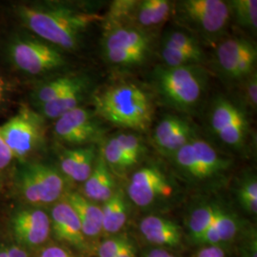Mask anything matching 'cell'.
<instances>
[{
  "instance_id": "8fae6325",
  "label": "cell",
  "mask_w": 257,
  "mask_h": 257,
  "mask_svg": "<svg viewBox=\"0 0 257 257\" xmlns=\"http://www.w3.org/2000/svg\"><path fill=\"white\" fill-rule=\"evenodd\" d=\"M211 125L221 141L231 147L241 146L248 131L243 112L226 99H220L214 104L211 110Z\"/></svg>"
},
{
  "instance_id": "74e56055",
  "label": "cell",
  "mask_w": 257,
  "mask_h": 257,
  "mask_svg": "<svg viewBox=\"0 0 257 257\" xmlns=\"http://www.w3.org/2000/svg\"><path fill=\"white\" fill-rule=\"evenodd\" d=\"M0 257H28L27 252L24 249L19 247H11V248L1 250Z\"/></svg>"
},
{
  "instance_id": "e0dca14e",
  "label": "cell",
  "mask_w": 257,
  "mask_h": 257,
  "mask_svg": "<svg viewBox=\"0 0 257 257\" xmlns=\"http://www.w3.org/2000/svg\"><path fill=\"white\" fill-rule=\"evenodd\" d=\"M253 50L255 47L245 38L232 37L224 40L216 50V58L221 70L230 78H234L241 60Z\"/></svg>"
},
{
  "instance_id": "ab89813d",
  "label": "cell",
  "mask_w": 257,
  "mask_h": 257,
  "mask_svg": "<svg viewBox=\"0 0 257 257\" xmlns=\"http://www.w3.org/2000/svg\"><path fill=\"white\" fill-rule=\"evenodd\" d=\"M115 257H135V249L132 244L126 240L125 244Z\"/></svg>"
},
{
  "instance_id": "52a82bcc",
  "label": "cell",
  "mask_w": 257,
  "mask_h": 257,
  "mask_svg": "<svg viewBox=\"0 0 257 257\" xmlns=\"http://www.w3.org/2000/svg\"><path fill=\"white\" fill-rule=\"evenodd\" d=\"M10 56L20 71L32 75L56 70L65 64L57 48L34 38H19L10 46Z\"/></svg>"
},
{
  "instance_id": "7c38bea8",
  "label": "cell",
  "mask_w": 257,
  "mask_h": 257,
  "mask_svg": "<svg viewBox=\"0 0 257 257\" xmlns=\"http://www.w3.org/2000/svg\"><path fill=\"white\" fill-rule=\"evenodd\" d=\"M172 192L165 175L158 169L148 167L139 170L128 186V197L139 207H146L161 196H167Z\"/></svg>"
},
{
  "instance_id": "277c9868",
  "label": "cell",
  "mask_w": 257,
  "mask_h": 257,
  "mask_svg": "<svg viewBox=\"0 0 257 257\" xmlns=\"http://www.w3.org/2000/svg\"><path fill=\"white\" fill-rule=\"evenodd\" d=\"M174 12L179 21L208 39L220 37L230 21V6L221 0H185Z\"/></svg>"
},
{
  "instance_id": "2e32d148",
  "label": "cell",
  "mask_w": 257,
  "mask_h": 257,
  "mask_svg": "<svg viewBox=\"0 0 257 257\" xmlns=\"http://www.w3.org/2000/svg\"><path fill=\"white\" fill-rule=\"evenodd\" d=\"M150 37L147 33L123 25H106L104 49H131L148 52Z\"/></svg>"
},
{
  "instance_id": "4dcf8cb0",
  "label": "cell",
  "mask_w": 257,
  "mask_h": 257,
  "mask_svg": "<svg viewBox=\"0 0 257 257\" xmlns=\"http://www.w3.org/2000/svg\"><path fill=\"white\" fill-rule=\"evenodd\" d=\"M120 147L123 150L126 157L128 158L131 165L134 166L138 161L141 156L143 147L139 138L134 135L123 134L115 137Z\"/></svg>"
},
{
  "instance_id": "f1b7e54d",
  "label": "cell",
  "mask_w": 257,
  "mask_h": 257,
  "mask_svg": "<svg viewBox=\"0 0 257 257\" xmlns=\"http://www.w3.org/2000/svg\"><path fill=\"white\" fill-rule=\"evenodd\" d=\"M185 123L186 122L184 120L175 115H169L161 120L158 123L155 132V141L157 147L163 151L169 140Z\"/></svg>"
},
{
  "instance_id": "484cf974",
  "label": "cell",
  "mask_w": 257,
  "mask_h": 257,
  "mask_svg": "<svg viewBox=\"0 0 257 257\" xmlns=\"http://www.w3.org/2000/svg\"><path fill=\"white\" fill-rule=\"evenodd\" d=\"M163 46L183 50L189 53L204 56L197 40L191 35L181 31L169 32L163 39Z\"/></svg>"
},
{
  "instance_id": "7402d4cb",
  "label": "cell",
  "mask_w": 257,
  "mask_h": 257,
  "mask_svg": "<svg viewBox=\"0 0 257 257\" xmlns=\"http://www.w3.org/2000/svg\"><path fill=\"white\" fill-rule=\"evenodd\" d=\"M103 230L116 232L125 225L127 220V207L121 192L113 193L102 208Z\"/></svg>"
},
{
  "instance_id": "3957f363",
  "label": "cell",
  "mask_w": 257,
  "mask_h": 257,
  "mask_svg": "<svg viewBox=\"0 0 257 257\" xmlns=\"http://www.w3.org/2000/svg\"><path fill=\"white\" fill-rule=\"evenodd\" d=\"M155 79L161 97L176 109H193L202 96V76L193 66L160 68Z\"/></svg>"
},
{
  "instance_id": "836d02e7",
  "label": "cell",
  "mask_w": 257,
  "mask_h": 257,
  "mask_svg": "<svg viewBox=\"0 0 257 257\" xmlns=\"http://www.w3.org/2000/svg\"><path fill=\"white\" fill-rule=\"evenodd\" d=\"M246 82L244 85V97L246 99V103L248 106L256 110L257 106V75L255 72H253L247 78H245Z\"/></svg>"
},
{
  "instance_id": "83f0119b",
  "label": "cell",
  "mask_w": 257,
  "mask_h": 257,
  "mask_svg": "<svg viewBox=\"0 0 257 257\" xmlns=\"http://www.w3.org/2000/svg\"><path fill=\"white\" fill-rule=\"evenodd\" d=\"M161 56L167 67H184L202 61L201 55H195L183 50H178L171 47L163 46L161 49Z\"/></svg>"
},
{
  "instance_id": "30bf717a",
  "label": "cell",
  "mask_w": 257,
  "mask_h": 257,
  "mask_svg": "<svg viewBox=\"0 0 257 257\" xmlns=\"http://www.w3.org/2000/svg\"><path fill=\"white\" fill-rule=\"evenodd\" d=\"M55 134L64 143L81 146L100 136V126L90 110L78 107L56 119Z\"/></svg>"
},
{
  "instance_id": "5bb4252c",
  "label": "cell",
  "mask_w": 257,
  "mask_h": 257,
  "mask_svg": "<svg viewBox=\"0 0 257 257\" xmlns=\"http://www.w3.org/2000/svg\"><path fill=\"white\" fill-rule=\"evenodd\" d=\"M96 150L93 145L67 150L60 156L61 170L66 176L76 182H85L95 164Z\"/></svg>"
},
{
  "instance_id": "44dd1931",
  "label": "cell",
  "mask_w": 257,
  "mask_h": 257,
  "mask_svg": "<svg viewBox=\"0 0 257 257\" xmlns=\"http://www.w3.org/2000/svg\"><path fill=\"white\" fill-rule=\"evenodd\" d=\"M86 89L87 80L83 78L80 82L59 95L55 100L40 106L42 115L49 119H57L66 112L78 108L84 98Z\"/></svg>"
},
{
  "instance_id": "ba28073f",
  "label": "cell",
  "mask_w": 257,
  "mask_h": 257,
  "mask_svg": "<svg viewBox=\"0 0 257 257\" xmlns=\"http://www.w3.org/2000/svg\"><path fill=\"white\" fill-rule=\"evenodd\" d=\"M0 136L14 158L23 159L34 152L42 141V117L33 110L24 108L0 126Z\"/></svg>"
},
{
  "instance_id": "8992f818",
  "label": "cell",
  "mask_w": 257,
  "mask_h": 257,
  "mask_svg": "<svg viewBox=\"0 0 257 257\" xmlns=\"http://www.w3.org/2000/svg\"><path fill=\"white\" fill-rule=\"evenodd\" d=\"M17 182L22 196L32 204L55 202L63 193L64 180L53 167L30 162L20 167Z\"/></svg>"
},
{
  "instance_id": "cb8c5ba5",
  "label": "cell",
  "mask_w": 257,
  "mask_h": 257,
  "mask_svg": "<svg viewBox=\"0 0 257 257\" xmlns=\"http://www.w3.org/2000/svg\"><path fill=\"white\" fill-rule=\"evenodd\" d=\"M230 14L242 26L251 33H256L257 1L256 0H233L229 3Z\"/></svg>"
},
{
  "instance_id": "ffe728a7",
  "label": "cell",
  "mask_w": 257,
  "mask_h": 257,
  "mask_svg": "<svg viewBox=\"0 0 257 257\" xmlns=\"http://www.w3.org/2000/svg\"><path fill=\"white\" fill-rule=\"evenodd\" d=\"M140 230L149 242L157 245L175 246L181 234L175 223L158 216H148L140 224Z\"/></svg>"
},
{
  "instance_id": "4fadbf2b",
  "label": "cell",
  "mask_w": 257,
  "mask_h": 257,
  "mask_svg": "<svg viewBox=\"0 0 257 257\" xmlns=\"http://www.w3.org/2000/svg\"><path fill=\"white\" fill-rule=\"evenodd\" d=\"M51 222L41 210H23L13 218V229L17 237L30 246L42 244L50 233Z\"/></svg>"
},
{
  "instance_id": "b9f144b4",
  "label": "cell",
  "mask_w": 257,
  "mask_h": 257,
  "mask_svg": "<svg viewBox=\"0 0 257 257\" xmlns=\"http://www.w3.org/2000/svg\"><path fill=\"white\" fill-rule=\"evenodd\" d=\"M3 96H4V83L0 78V104L3 100Z\"/></svg>"
},
{
  "instance_id": "f546056e",
  "label": "cell",
  "mask_w": 257,
  "mask_h": 257,
  "mask_svg": "<svg viewBox=\"0 0 257 257\" xmlns=\"http://www.w3.org/2000/svg\"><path fill=\"white\" fill-rule=\"evenodd\" d=\"M105 55L110 63L119 66H132L141 63L147 56V52L131 49L106 50Z\"/></svg>"
},
{
  "instance_id": "e575fe53",
  "label": "cell",
  "mask_w": 257,
  "mask_h": 257,
  "mask_svg": "<svg viewBox=\"0 0 257 257\" xmlns=\"http://www.w3.org/2000/svg\"><path fill=\"white\" fill-rule=\"evenodd\" d=\"M123 238H111L106 240L98 248L99 257H115L125 244Z\"/></svg>"
},
{
  "instance_id": "d6a6232c",
  "label": "cell",
  "mask_w": 257,
  "mask_h": 257,
  "mask_svg": "<svg viewBox=\"0 0 257 257\" xmlns=\"http://www.w3.org/2000/svg\"><path fill=\"white\" fill-rule=\"evenodd\" d=\"M240 201L247 211L256 213L257 183L256 180H250L244 184L239 192Z\"/></svg>"
},
{
  "instance_id": "6da1fadb",
  "label": "cell",
  "mask_w": 257,
  "mask_h": 257,
  "mask_svg": "<svg viewBox=\"0 0 257 257\" xmlns=\"http://www.w3.org/2000/svg\"><path fill=\"white\" fill-rule=\"evenodd\" d=\"M19 19L49 44L66 50L78 46L83 35L100 17L64 3L22 4L17 8Z\"/></svg>"
},
{
  "instance_id": "f35d334b",
  "label": "cell",
  "mask_w": 257,
  "mask_h": 257,
  "mask_svg": "<svg viewBox=\"0 0 257 257\" xmlns=\"http://www.w3.org/2000/svg\"><path fill=\"white\" fill-rule=\"evenodd\" d=\"M40 257H70L63 248L59 247H50L43 250Z\"/></svg>"
},
{
  "instance_id": "d6986e66",
  "label": "cell",
  "mask_w": 257,
  "mask_h": 257,
  "mask_svg": "<svg viewBox=\"0 0 257 257\" xmlns=\"http://www.w3.org/2000/svg\"><path fill=\"white\" fill-rule=\"evenodd\" d=\"M113 188V178L110 175L108 165L103 157L99 156L95 161L92 174L85 181V195L89 199L106 202L112 196Z\"/></svg>"
},
{
  "instance_id": "4316f807",
  "label": "cell",
  "mask_w": 257,
  "mask_h": 257,
  "mask_svg": "<svg viewBox=\"0 0 257 257\" xmlns=\"http://www.w3.org/2000/svg\"><path fill=\"white\" fill-rule=\"evenodd\" d=\"M101 156L107 165L117 171H125L132 167L115 138H110L105 143Z\"/></svg>"
},
{
  "instance_id": "ac0fdd59",
  "label": "cell",
  "mask_w": 257,
  "mask_h": 257,
  "mask_svg": "<svg viewBox=\"0 0 257 257\" xmlns=\"http://www.w3.org/2000/svg\"><path fill=\"white\" fill-rule=\"evenodd\" d=\"M65 201L76 212L84 235L96 236L103 230V214L99 207L77 193H68Z\"/></svg>"
},
{
  "instance_id": "60d3db41",
  "label": "cell",
  "mask_w": 257,
  "mask_h": 257,
  "mask_svg": "<svg viewBox=\"0 0 257 257\" xmlns=\"http://www.w3.org/2000/svg\"><path fill=\"white\" fill-rule=\"evenodd\" d=\"M145 257H175V255L167 252L162 249H154L150 251Z\"/></svg>"
},
{
  "instance_id": "d590c367",
  "label": "cell",
  "mask_w": 257,
  "mask_h": 257,
  "mask_svg": "<svg viewBox=\"0 0 257 257\" xmlns=\"http://www.w3.org/2000/svg\"><path fill=\"white\" fill-rule=\"evenodd\" d=\"M13 159L14 156L12 152L0 136V172L6 169L11 164Z\"/></svg>"
},
{
  "instance_id": "5b68a950",
  "label": "cell",
  "mask_w": 257,
  "mask_h": 257,
  "mask_svg": "<svg viewBox=\"0 0 257 257\" xmlns=\"http://www.w3.org/2000/svg\"><path fill=\"white\" fill-rule=\"evenodd\" d=\"M173 12V4L168 0L115 1L107 25L130 26L145 32L164 24Z\"/></svg>"
},
{
  "instance_id": "7a4b0ae2",
  "label": "cell",
  "mask_w": 257,
  "mask_h": 257,
  "mask_svg": "<svg viewBox=\"0 0 257 257\" xmlns=\"http://www.w3.org/2000/svg\"><path fill=\"white\" fill-rule=\"evenodd\" d=\"M94 107L102 118L137 131L149 128L154 115L150 95L132 82L116 83L105 88L94 96Z\"/></svg>"
},
{
  "instance_id": "603a6c76",
  "label": "cell",
  "mask_w": 257,
  "mask_h": 257,
  "mask_svg": "<svg viewBox=\"0 0 257 257\" xmlns=\"http://www.w3.org/2000/svg\"><path fill=\"white\" fill-rule=\"evenodd\" d=\"M83 78L84 77L76 75H64L57 77L39 87L34 93V99L40 107L55 100L59 95L63 94L77 83L80 82Z\"/></svg>"
},
{
  "instance_id": "9c48e42d",
  "label": "cell",
  "mask_w": 257,
  "mask_h": 257,
  "mask_svg": "<svg viewBox=\"0 0 257 257\" xmlns=\"http://www.w3.org/2000/svg\"><path fill=\"white\" fill-rule=\"evenodd\" d=\"M175 155L177 166L194 178L205 179L218 174L229 166V161L204 140L191 139Z\"/></svg>"
},
{
  "instance_id": "d4e9b609",
  "label": "cell",
  "mask_w": 257,
  "mask_h": 257,
  "mask_svg": "<svg viewBox=\"0 0 257 257\" xmlns=\"http://www.w3.org/2000/svg\"><path fill=\"white\" fill-rule=\"evenodd\" d=\"M219 211L218 208L213 206H204L193 211L189 220V228L194 239L200 240Z\"/></svg>"
},
{
  "instance_id": "9a60e30c",
  "label": "cell",
  "mask_w": 257,
  "mask_h": 257,
  "mask_svg": "<svg viewBox=\"0 0 257 257\" xmlns=\"http://www.w3.org/2000/svg\"><path fill=\"white\" fill-rule=\"evenodd\" d=\"M52 220L56 235L75 246L82 245L84 241L81 224L73 207L69 203L56 204L52 210Z\"/></svg>"
},
{
  "instance_id": "1f68e13d",
  "label": "cell",
  "mask_w": 257,
  "mask_h": 257,
  "mask_svg": "<svg viewBox=\"0 0 257 257\" xmlns=\"http://www.w3.org/2000/svg\"><path fill=\"white\" fill-rule=\"evenodd\" d=\"M212 226L221 241H228L236 234L237 225L234 219L225 212L221 211L216 215Z\"/></svg>"
},
{
  "instance_id": "8d00e7d4",
  "label": "cell",
  "mask_w": 257,
  "mask_h": 257,
  "mask_svg": "<svg viewBox=\"0 0 257 257\" xmlns=\"http://www.w3.org/2000/svg\"><path fill=\"white\" fill-rule=\"evenodd\" d=\"M196 257H225V252L217 246H210L201 249Z\"/></svg>"
}]
</instances>
